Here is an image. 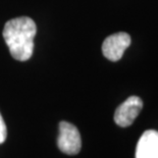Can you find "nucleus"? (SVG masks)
I'll return each mask as SVG.
<instances>
[{
    "label": "nucleus",
    "instance_id": "nucleus-1",
    "mask_svg": "<svg viewBox=\"0 0 158 158\" xmlns=\"http://www.w3.org/2000/svg\"><path fill=\"white\" fill-rule=\"evenodd\" d=\"M36 32L35 22L28 16L12 19L5 23L3 38L13 58L19 61H26L31 58L34 51Z\"/></svg>",
    "mask_w": 158,
    "mask_h": 158
},
{
    "label": "nucleus",
    "instance_id": "nucleus-4",
    "mask_svg": "<svg viewBox=\"0 0 158 158\" xmlns=\"http://www.w3.org/2000/svg\"><path fill=\"white\" fill-rule=\"evenodd\" d=\"M131 37L124 32L110 35L102 44L103 55L111 61H117L123 57V52L131 45Z\"/></svg>",
    "mask_w": 158,
    "mask_h": 158
},
{
    "label": "nucleus",
    "instance_id": "nucleus-2",
    "mask_svg": "<svg viewBox=\"0 0 158 158\" xmlns=\"http://www.w3.org/2000/svg\"><path fill=\"white\" fill-rule=\"evenodd\" d=\"M57 146L64 154L77 155L82 148V139L77 127L68 122L60 123Z\"/></svg>",
    "mask_w": 158,
    "mask_h": 158
},
{
    "label": "nucleus",
    "instance_id": "nucleus-6",
    "mask_svg": "<svg viewBox=\"0 0 158 158\" xmlns=\"http://www.w3.org/2000/svg\"><path fill=\"white\" fill-rule=\"evenodd\" d=\"M7 136V129H6L5 123L3 120L1 114H0V144H2Z\"/></svg>",
    "mask_w": 158,
    "mask_h": 158
},
{
    "label": "nucleus",
    "instance_id": "nucleus-5",
    "mask_svg": "<svg viewBox=\"0 0 158 158\" xmlns=\"http://www.w3.org/2000/svg\"><path fill=\"white\" fill-rule=\"evenodd\" d=\"M136 158H158V132L148 130L138 141Z\"/></svg>",
    "mask_w": 158,
    "mask_h": 158
},
{
    "label": "nucleus",
    "instance_id": "nucleus-3",
    "mask_svg": "<svg viewBox=\"0 0 158 158\" xmlns=\"http://www.w3.org/2000/svg\"><path fill=\"white\" fill-rule=\"evenodd\" d=\"M143 108V101L138 96H131L117 107L114 112V122L122 127H130Z\"/></svg>",
    "mask_w": 158,
    "mask_h": 158
}]
</instances>
